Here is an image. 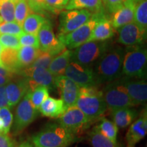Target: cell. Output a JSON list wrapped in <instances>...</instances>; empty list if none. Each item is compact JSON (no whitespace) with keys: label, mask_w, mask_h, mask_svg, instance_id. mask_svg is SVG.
Listing matches in <instances>:
<instances>
[{"label":"cell","mask_w":147,"mask_h":147,"mask_svg":"<svg viewBox=\"0 0 147 147\" xmlns=\"http://www.w3.org/2000/svg\"><path fill=\"white\" fill-rule=\"evenodd\" d=\"M8 107V99L5 93V85L0 86V108Z\"/></svg>","instance_id":"7bdbcfd3"},{"label":"cell","mask_w":147,"mask_h":147,"mask_svg":"<svg viewBox=\"0 0 147 147\" xmlns=\"http://www.w3.org/2000/svg\"><path fill=\"white\" fill-rule=\"evenodd\" d=\"M147 133V112L145 108L138 119L132 123L125 136L126 147H136L138 143L146 136Z\"/></svg>","instance_id":"e0dca14e"},{"label":"cell","mask_w":147,"mask_h":147,"mask_svg":"<svg viewBox=\"0 0 147 147\" xmlns=\"http://www.w3.org/2000/svg\"><path fill=\"white\" fill-rule=\"evenodd\" d=\"M55 84L65 109L76 105L80 89L78 84L65 75L55 76Z\"/></svg>","instance_id":"5bb4252c"},{"label":"cell","mask_w":147,"mask_h":147,"mask_svg":"<svg viewBox=\"0 0 147 147\" xmlns=\"http://www.w3.org/2000/svg\"><path fill=\"white\" fill-rule=\"evenodd\" d=\"M1 64L16 74H20L21 68L18 59V50L10 48H3L1 55Z\"/></svg>","instance_id":"d4e9b609"},{"label":"cell","mask_w":147,"mask_h":147,"mask_svg":"<svg viewBox=\"0 0 147 147\" xmlns=\"http://www.w3.org/2000/svg\"><path fill=\"white\" fill-rule=\"evenodd\" d=\"M38 116V110L34 107L29 100L28 92L18 103L16 108L14 121L12 122V134L18 135L34 121Z\"/></svg>","instance_id":"9c48e42d"},{"label":"cell","mask_w":147,"mask_h":147,"mask_svg":"<svg viewBox=\"0 0 147 147\" xmlns=\"http://www.w3.org/2000/svg\"><path fill=\"white\" fill-rule=\"evenodd\" d=\"M109 47L106 41L87 42L71 51V61L92 67Z\"/></svg>","instance_id":"5b68a950"},{"label":"cell","mask_w":147,"mask_h":147,"mask_svg":"<svg viewBox=\"0 0 147 147\" xmlns=\"http://www.w3.org/2000/svg\"><path fill=\"white\" fill-rule=\"evenodd\" d=\"M16 0H2L0 1V16L5 22L14 21Z\"/></svg>","instance_id":"d6a6232c"},{"label":"cell","mask_w":147,"mask_h":147,"mask_svg":"<svg viewBox=\"0 0 147 147\" xmlns=\"http://www.w3.org/2000/svg\"><path fill=\"white\" fill-rule=\"evenodd\" d=\"M92 15V12L85 9L63 11L60 15L59 34H68L78 28L87 23Z\"/></svg>","instance_id":"7c38bea8"},{"label":"cell","mask_w":147,"mask_h":147,"mask_svg":"<svg viewBox=\"0 0 147 147\" xmlns=\"http://www.w3.org/2000/svg\"><path fill=\"white\" fill-rule=\"evenodd\" d=\"M2 1V0H0V1Z\"/></svg>","instance_id":"c3c4849f"},{"label":"cell","mask_w":147,"mask_h":147,"mask_svg":"<svg viewBox=\"0 0 147 147\" xmlns=\"http://www.w3.org/2000/svg\"><path fill=\"white\" fill-rule=\"evenodd\" d=\"M125 49L121 47H109L93 67L97 84L100 86L123 76L122 65Z\"/></svg>","instance_id":"6da1fadb"},{"label":"cell","mask_w":147,"mask_h":147,"mask_svg":"<svg viewBox=\"0 0 147 147\" xmlns=\"http://www.w3.org/2000/svg\"><path fill=\"white\" fill-rule=\"evenodd\" d=\"M66 10H88L93 14L104 12L103 0H69L65 7Z\"/></svg>","instance_id":"603a6c76"},{"label":"cell","mask_w":147,"mask_h":147,"mask_svg":"<svg viewBox=\"0 0 147 147\" xmlns=\"http://www.w3.org/2000/svg\"><path fill=\"white\" fill-rule=\"evenodd\" d=\"M115 33L111 20L108 19L104 13L99 18L89 41H107L115 36Z\"/></svg>","instance_id":"ffe728a7"},{"label":"cell","mask_w":147,"mask_h":147,"mask_svg":"<svg viewBox=\"0 0 147 147\" xmlns=\"http://www.w3.org/2000/svg\"><path fill=\"white\" fill-rule=\"evenodd\" d=\"M29 91V84L27 78H22L10 80L5 84V93L8 102V108H12L17 105L24 96Z\"/></svg>","instance_id":"ac0fdd59"},{"label":"cell","mask_w":147,"mask_h":147,"mask_svg":"<svg viewBox=\"0 0 147 147\" xmlns=\"http://www.w3.org/2000/svg\"><path fill=\"white\" fill-rule=\"evenodd\" d=\"M23 33L22 27L15 21L4 22L0 25V34H10L20 36Z\"/></svg>","instance_id":"e575fe53"},{"label":"cell","mask_w":147,"mask_h":147,"mask_svg":"<svg viewBox=\"0 0 147 147\" xmlns=\"http://www.w3.org/2000/svg\"><path fill=\"white\" fill-rule=\"evenodd\" d=\"M0 44L3 48H10L16 50L21 47L18 36L10 34H0Z\"/></svg>","instance_id":"d590c367"},{"label":"cell","mask_w":147,"mask_h":147,"mask_svg":"<svg viewBox=\"0 0 147 147\" xmlns=\"http://www.w3.org/2000/svg\"><path fill=\"white\" fill-rule=\"evenodd\" d=\"M65 110L63 101L50 97H47L38 108L42 115L53 119L59 118Z\"/></svg>","instance_id":"7402d4cb"},{"label":"cell","mask_w":147,"mask_h":147,"mask_svg":"<svg viewBox=\"0 0 147 147\" xmlns=\"http://www.w3.org/2000/svg\"><path fill=\"white\" fill-rule=\"evenodd\" d=\"M17 147H37L32 141H24L21 143Z\"/></svg>","instance_id":"ee69618b"},{"label":"cell","mask_w":147,"mask_h":147,"mask_svg":"<svg viewBox=\"0 0 147 147\" xmlns=\"http://www.w3.org/2000/svg\"><path fill=\"white\" fill-rule=\"evenodd\" d=\"M18 39L21 46H27L39 49V40L37 35L23 32L21 36H18Z\"/></svg>","instance_id":"74e56055"},{"label":"cell","mask_w":147,"mask_h":147,"mask_svg":"<svg viewBox=\"0 0 147 147\" xmlns=\"http://www.w3.org/2000/svg\"><path fill=\"white\" fill-rule=\"evenodd\" d=\"M134 22L143 30H147V0H137Z\"/></svg>","instance_id":"f1b7e54d"},{"label":"cell","mask_w":147,"mask_h":147,"mask_svg":"<svg viewBox=\"0 0 147 147\" xmlns=\"http://www.w3.org/2000/svg\"><path fill=\"white\" fill-rule=\"evenodd\" d=\"M118 42L126 47L141 45L146 39V31L143 30L134 22L117 29Z\"/></svg>","instance_id":"2e32d148"},{"label":"cell","mask_w":147,"mask_h":147,"mask_svg":"<svg viewBox=\"0 0 147 147\" xmlns=\"http://www.w3.org/2000/svg\"><path fill=\"white\" fill-rule=\"evenodd\" d=\"M27 1L32 12L40 14L43 13L45 10H47L45 0H27Z\"/></svg>","instance_id":"60d3db41"},{"label":"cell","mask_w":147,"mask_h":147,"mask_svg":"<svg viewBox=\"0 0 147 147\" xmlns=\"http://www.w3.org/2000/svg\"><path fill=\"white\" fill-rule=\"evenodd\" d=\"M146 63L147 51L142 44L127 47L123 60V76L146 79Z\"/></svg>","instance_id":"277c9868"},{"label":"cell","mask_w":147,"mask_h":147,"mask_svg":"<svg viewBox=\"0 0 147 147\" xmlns=\"http://www.w3.org/2000/svg\"><path fill=\"white\" fill-rule=\"evenodd\" d=\"M47 18L38 13H31L27 16L22 25L24 33L37 35Z\"/></svg>","instance_id":"4316f807"},{"label":"cell","mask_w":147,"mask_h":147,"mask_svg":"<svg viewBox=\"0 0 147 147\" xmlns=\"http://www.w3.org/2000/svg\"><path fill=\"white\" fill-rule=\"evenodd\" d=\"M64 75L76 82L80 87L99 86L93 67L89 66L70 61Z\"/></svg>","instance_id":"8fae6325"},{"label":"cell","mask_w":147,"mask_h":147,"mask_svg":"<svg viewBox=\"0 0 147 147\" xmlns=\"http://www.w3.org/2000/svg\"><path fill=\"white\" fill-rule=\"evenodd\" d=\"M69 0H45L47 11H50L53 13H57L65 8Z\"/></svg>","instance_id":"f35d334b"},{"label":"cell","mask_w":147,"mask_h":147,"mask_svg":"<svg viewBox=\"0 0 147 147\" xmlns=\"http://www.w3.org/2000/svg\"><path fill=\"white\" fill-rule=\"evenodd\" d=\"M59 118V123L77 138L91 125L84 114L76 106L65 109Z\"/></svg>","instance_id":"ba28073f"},{"label":"cell","mask_w":147,"mask_h":147,"mask_svg":"<svg viewBox=\"0 0 147 147\" xmlns=\"http://www.w3.org/2000/svg\"><path fill=\"white\" fill-rule=\"evenodd\" d=\"M29 97L32 105L37 110L47 97H49V90L44 86H37L32 91H28Z\"/></svg>","instance_id":"4dcf8cb0"},{"label":"cell","mask_w":147,"mask_h":147,"mask_svg":"<svg viewBox=\"0 0 147 147\" xmlns=\"http://www.w3.org/2000/svg\"><path fill=\"white\" fill-rule=\"evenodd\" d=\"M10 79H9L6 77L2 76L1 74H0V86L1 85H5L8 82H9L10 81Z\"/></svg>","instance_id":"f6af8a7d"},{"label":"cell","mask_w":147,"mask_h":147,"mask_svg":"<svg viewBox=\"0 0 147 147\" xmlns=\"http://www.w3.org/2000/svg\"><path fill=\"white\" fill-rule=\"evenodd\" d=\"M130 98L135 106L144 104L147 100V83L144 78L121 77Z\"/></svg>","instance_id":"9a60e30c"},{"label":"cell","mask_w":147,"mask_h":147,"mask_svg":"<svg viewBox=\"0 0 147 147\" xmlns=\"http://www.w3.org/2000/svg\"><path fill=\"white\" fill-rule=\"evenodd\" d=\"M121 77L113 81L106 83L102 90L106 106L108 110L110 111L119 108L135 106L130 98Z\"/></svg>","instance_id":"8992f818"},{"label":"cell","mask_w":147,"mask_h":147,"mask_svg":"<svg viewBox=\"0 0 147 147\" xmlns=\"http://www.w3.org/2000/svg\"><path fill=\"white\" fill-rule=\"evenodd\" d=\"M104 12L93 14L92 17L80 27L65 34H59L58 39L66 49H74L89 40L92 32Z\"/></svg>","instance_id":"52a82bcc"},{"label":"cell","mask_w":147,"mask_h":147,"mask_svg":"<svg viewBox=\"0 0 147 147\" xmlns=\"http://www.w3.org/2000/svg\"><path fill=\"white\" fill-rule=\"evenodd\" d=\"M92 124L100 120L108 110L102 91L97 86L80 87L76 105Z\"/></svg>","instance_id":"7a4b0ae2"},{"label":"cell","mask_w":147,"mask_h":147,"mask_svg":"<svg viewBox=\"0 0 147 147\" xmlns=\"http://www.w3.org/2000/svg\"><path fill=\"white\" fill-rule=\"evenodd\" d=\"M20 74L27 78L30 91L39 85L44 86L51 91H54L56 89L55 84V76L47 68L28 67L24 68Z\"/></svg>","instance_id":"4fadbf2b"},{"label":"cell","mask_w":147,"mask_h":147,"mask_svg":"<svg viewBox=\"0 0 147 147\" xmlns=\"http://www.w3.org/2000/svg\"><path fill=\"white\" fill-rule=\"evenodd\" d=\"M41 51L40 49L27 46H21L18 49V59L21 68L28 67L34 63Z\"/></svg>","instance_id":"484cf974"},{"label":"cell","mask_w":147,"mask_h":147,"mask_svg":"<svg viewBox=\"0 0 147 147\" xmlns=\"http://www.w3.org/2000/svg\"><path fill=\"white\" fill-rule=\"evenodd\" d=\"M76 140L59 123H49L34 134L31 141L37 147H68Z\"/></svg>","instance_id":"3957f363"},{"label":"cell","mask_w":147,"mask_h":147,"mask_svg":"<svg viewBox=\"0 0 147 147\" xmlns=\"http://www.w3.org/2000/svg\"><path fill=\"white\" fill-rule=\"evenodd\" d=\"M138 113L131 107L119 108L111 111V117L113 123L118 128L127 127L138 117Z\"/></svg>","instance_id":"44dd1931"},{"label":"cell","mask_w":147,"mask_h":147,"mask_svg":"<svg viewBox=\"0 0 147 147\" xmlns=\"http://www.w3.org/2000/svg\"><path fill=\"white\" fill-rule=\"evenodd\" d=\"M32 12L27 0H16L14 21L22 27L23 21Z\"/></svg>","instance_id":"1f68e13d"},{"label":"cell","mask_w":147,"mask_h":147,"mask_svg":"<svg viewBox=\"0 0 147 147\" xmlns=\"http://www.w3.org/2000/svg\"><path fill=\"white\" fill-rule=\"evenodd\" d=\"M126 0H103L104 5L110 13L114 14L124 4Z\"/></svg>","instance_id":"ab89813d"},{"label":"cell","mask_w":147,"mask_h":147,"mask_svg":"<svg viewBox=\"0 0 147 147\" xmlns=\"http://www.w3.org/2000/svg\"><path fill=\"white\" fill-rule=\"evenodd\" d=\"M88 138L93 147H121L117 142L110 140L101 134L96 126L89 132Z\"/></svg>","instance_id":"83f0119b"},{"label":"cell","mask_w":147,"mask_h":147,"mask_svg":"<svg viewBox=\"0 0 147 147\" xmlns=\"http://www.w3.org/2000/svg\"><path fill=\"white\" fill-rule=\"evenodd\" d=\"M137 0H126L124 4L113 14L112 24L115 29L134 22V11Z\"/></svg>","instance_id":"d6986e66"},{"label":"cell","mask_w":147,"mask_h":147,"mask_svg":"<svg viewBox=\"0 0 147 147\" xmlns=\"http://www.w3.org/2000/svg\"><path fill=\"white\" fill-rule=\"evenodd\" d=\"M0 147H14V144L8 134L0 133Z\"/></svg>","instance_id":"b9f144b4"},{"label":"cell","mask_w":147,"mask_h":147,"mask_svg":"<svg viewBox=\"0 0 147 147\" xmlns=\"http://www.w3.org/2000/svg\"><path fill=\"white\" fill-rule=\"evenodd\" d=\"M71 51L66 49L53 59L48 69L54 76L64 75L65 69L71 61Z\"/></svg>","instance_id":"cb8c5ba5"},{"label":"cell","mask_w":147,"mask_h":147,"mask_svg":"<svg viewBox=\"0 0 147 147\" xmlns=\"http://www.w3.org/2000/svg\"><path fill=\"white\" fill-rule=\"evenodd\" d=\"M98 131L104 136L108 138L110 140L117 142V137L118 134V127L114 123L113 121L102 117L100 119V123L96 126Z\"/></svg>","instance_id":"f546056e"},{"label":"cell","mask_w":147,"mask_h":147,"mask_svg":"<svg viewBox=\"0 0 147 147\" xmlns=\"http://www.w3.org/2000/svg\"><path fill=\"white\" fill-rule=\"evenodd\" d=\"M2 50H3V47L1 46V44H0V65H1V52H2Z\"/></svg>","instance_id":"bcb514c9"},{"label":"cell","mask_w":147,"mask_h":147,"mask_svg":"<svg viewBox=\"0 0 147 147\" xmlns=\"http://www.w3.org/2000/svg\"><path fill=\"white\" fill-rule=\"evenodd\" d=\"M0 133H3V125L1 121H0Z\"/></svg>","instance_id":"7dc6e473"},{"label":"cell","mask_w":147,"mask_h":147,"mask_svg":"<svg viewBox=\"0 0 147 147\" xmlns=\"http://www.w3.org/2000/svg\"><path fill=\"white\" fill-rule=\"evenodd\" d=\"M37 36L39 40V49L42 52L49 53L55 57L66 49L55 36L51 23L48 20L42 25Z\"/></svg>","instance_id":"30bf717a"},{"label":"cell","mask_w":147,"mask_h":147,"mask_svg":"<svg viewBox=\"0 0 147 147\" xmlns=\"http://www.w3.org/2000/svg\"><path fill=\"white\" fill-rule=\"evenodd\" d=\"M0 121L3 125V133L9 134L13 122V115L10 108H0Z\"/></svg>","instance_id":"836d02e7"},{"label":"cell","mask_w":147,"mask_h":147,"mask_svg":"<svg viewBox=\"0 0 147 147\" xmlns=\"http://www.w3.org/2000/svg\"><path fill=\"white\" fill-rule=\"evenodd\" d=\"M55 57L51 55L49 53L42 52L41 51L40 54L38 55L36 59L29 67H44V68H48L50 65L51 61Z\"/></svg>","instance_id":"8d00e7d4"}]
</instances>
